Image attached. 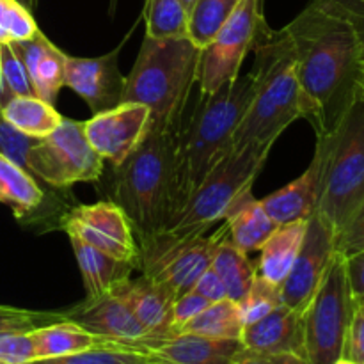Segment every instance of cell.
I'll return each instance as SVG.
<instances>
[{
	"instance_id": "obj_1",
	"label": "cell",
	"mask_w": 364,
	"mask_h": 364,
	"mask_svg": "<svg viewBox=\"0 0 364 364\" xmlns=\"http://www.w3.org/2000/svg\"><path fill=\"white\" fill-rule=\"evenodd\" d=\"M295 63L304 119L316 137L331 134L359 91L363 50L352 25L311 0L283 28Z\"/></svg>"
},
{
	"instance_id": "obj_2",
	"label": "cell",
	"mask_w": 364,
	"mask_h": 364,
	"mask_svg": "<svg viewBox=\"0 0 364 364\" xmlns=\"http://www.w3.org/2000/svg\"><path fill=\"white\" fill-rule=\"evenodd\" d=\"M252 95V73L238 75L212 95L198 92V98L192 95L174 128L173 219L231 148L233 134Z\"/></svg>"
},
{
	"instance_id": "obj_3",
	"label": "cell",
	"mask_w": 364,
	"mask_h": 364,
	"mask_svg": "<svg viewBox=\"0 0 364 364\" xmlns=\"http://www.w3.org/2000/svg\"><path fill=\"white\" fill-rule=\"evenodd\" d=\"M255 95L233 134V144L274 146L295 119H304V102L294 55L284 31H272L263 20L252 41Z\"/></svg>"
},
{
	"instance_id": "obj_4",
	"label": "cell",
	"mask_w": 364,
	"mask_h": 364,
	"mask_svg": "<svg viewBox=\"0 0 364 364\" xmlns=\"http://www.w3.org/2000/svg\"><path fill=\"white\" fill-rule=\"evenodd\" d=\"M174 130L149 124L141 144L114 167L112 199L134 228L137 245L162 235L173 219Z\"/></svg>"
},
{
	"instance_id": "obj_5",
	"label": "cell",
	"mask_w": 364,
	"mask_h": 364,
	"mask_svg": "<svg viewBox=\"0 0 364 364\" xmlns=\"http://www.w3.org/2000/svg\"><path fill=\"white\" fill-rule=\"evenodd\" d=\"M201 48L188 36H144L130 75L124 78L123 103H141L149 124L176 128L198 84Z\"/></svg>"
},
{
	"instance_id": "obj_6",
	"label": "cell",
	"mask_w": 364,
	"mask_h": 364,
	"mask_svg": "<svg viewBox=\"0 0 364 364\" xmlns=\"http://www.w3.org/2000/svg\"><path fill=\"white\" fill-rule=\"evenodd\" d=\"M326 149L322 191L316 212L340 233L364 201V92L359 89L350 107L331 134L316 137Z\"/></svg>"
},
{
	"instance_id": "obj_7",
	"label": "cell",
	"mask_w": 364,
	"mask_h": 364,
	"mask_svg": "<svg viewBox=\"0 0 364 364\" xmlns=\"http://www.w3.org/2000/svg\"><path fill=\"white\" fill-rule=\"evenodd\" d=\"M270 149L272 146L269 144H231L162 235L176 240L205 235L213 224L223 220L233 199L244 188L252 187Z\"/></svg>"
},
{
	"instance_id": "obj_8",
	"label": "cell",
	"mask_w": 364,
	"mask_h": 364,
	"mask_svg": "<svg viewBox=\"0 0 364 364\" xmlns=\"http://www.w3.org/2000/svg\"><path fill=\"white\" fill-rule=\"evenodd\" d=\"M354 308L345 256L336 252L315 297L302 313L306 363L334 364L343 358L345 338Z\"/></svg>"
},
{
	"instance_id": "obj_9",
	"label": "cell",
	"mask_w": 364,
	"mask_h": 364,
	"mask_svg": "<svg viewBox=\"0 0 364 364\" xmlns=\"http://www.w3.org/2000/svg\"><path fill=\"white\" fill-rule=\"evenodd\" d=\"M103 162L85 137L84 123L63 117L52 134L34 142L27 171L50 187L70 188L77 183L98 181Z\"/></svg>"
},
{
	"instance_id": "obj_10",
	"label": "cell",
	"mask_w": 364,
	"mask_h": 364,
	"mask_svg": "<svg viewBox=\"0 0 364 364\" xmlns=\"http://www.w3.org/2000/svg\"><path fill=\"white\" fill-rule=\"evenodd\" d=\"M223 231L224 226L210 237L205 233L185 240L159 235L148 244L139 245L137 269H142V276L169 288L176 299L181 297L192 291L199 276L212 265Z\"/></svg>"
},
{
	"instance_id": "obj_11",
	"label": "cell",
	"mask_w": 364,
	"mask_h": 364,
	"mask_svg": "<svg viewBox=\"0 0 364 364\" xmlns=\"http://www.w3.org/2000/svg\"><path fill=\"white\" fill-rule=\"evenodd\" d=\"M265 13L258 0H240L226 23L201 48L198 71V87L201 95H212L224 84L240 75L242 63L256 38Z\"/></svg>"
},
{
	"instance_id": "obj_12",
	"label": "cell",
	"mask_w": 364,
	"mask_h": 364,
	"mask_svg": "<svg viewBox=\"0 0 364 364\" xmlns=\"http://www.w3.org/2000/svg\"><path fill=\"white\" fill-rule=\"evenodd\" d=\"M336 255V233L331 224L313 213L306 224V233L295 262L281 284L283 304L297 313H304L315 297L323 276H326L333 256Z\"/></svg>"
},
{
	"instance_id": "obj_13",
	"label": "cell",
	"mask_w": 364,
	"mask_h": 364,
	"mask_svg": "<svg viewBox=\"0 0 364 364\" xmlns=\"http://www.w3.org/2000/svg\"><path fill=\"white\" fill-rule=\"evenodd\" d=\"M64 318L78 323L92 334L107 338L117 345L132 350L149 354L155 345L148 331L142 327L137 316L132 313L127 302L114 294L100 295L95 299H85L82 304L63 313Z\"/></svg>"
},
{
	"instance_id": "obj_14",
	"label": "cell",
	"mask_w": 364,
	"mask_h": 364,
	"mask_svg": "<svg viewBox=\"0 0 364 364\" xmlns=\"http://www.w3.org/2000/svg\"><path fill=\"white\" fill-rule=\"evenodd\" d=\"M149 127V110L141 103H121L84 121L89 144L103 160L117 167L141 144Z\"/></svg>"
},
{
	"instance_id": "obj_15",
	"label": "cell",
	"mask_w": 364,
	"mask_h": 364,
	"mask_svg": "<svg viewBox=\"0 0 364 364\" xmlns=\"http://www.w3.org/2000/svg\"><path fill=\"white\" fill-rule=\"evenodd\" d=\"M119 48L92 59L66 55L64 85L87 103L92 116L123 103L124 77L117 64Z\"/></svg>"
},
{
	"instance_id": "obj_16",
	"label": "cell",
	"mask_w": 364,
	"mask_h": 364,
	"mask_svg": "<svg viewBox=\"0 0 364 364\" xmlns=\"http://www.w3.org/2000/svg\"><path fill=\"white\" fill-rule=\"evenodd\" d=\"M110 294L117 295L127 302L132 313L137 316L142 327L153 338L155 345L176 334L173 323V308L176 295L169 288L155 283L149 277L141 276L135 281L128 277L127 281L117 284Z\"/></svg>"
},
{
	"instance_id": "obj_17",
	"label": "cell",
	"mask_w": 364,
	"mask_h": 364,
	"mask_svg": "<svg viewBox=\"0 0 364 364\" xmlns=\"http://www.w3.org/2000/svg\"><path fill=\"white\" fill-rule=\"evenodd\" d=\"M323 162H326V149L322 142L316 141L315 155L308 169L287 187L259 199L265 212L277 226L308 220L316 212L320 191H322Z\"/></svg>"
},
{
	"instance_id": "obj_18",
	"label": "cell",
	"mask_w": 364,
	"mask_h": 364,
	"mask_svg": "<svg viewBox=\"0 0 364 364\" xmlns=\"http://www.w3.org/2000/svg\"><path fill=\"white\" fill-rule=\"evenodd\" d=\"M240 341L247 350L263 354H297L304 358L302 313L281 304L256 322L244 326ZM306 359V358H304Z\"/></svg>"
},
{
	"instance_id": "obj_19",
	"label": "cell",
	"mask_w": 364,
	"mask_h": 364,
	"mask_svg": "<svg viewBox=\"0 0 364 364\" xmlns=\"http://www.w3.org/2000/svg\"><path fill=\"white\" fill-rule=\"evenodd\" d=\"M9 45L25 64L36 96L53 105L59 91L64 87L68 53L60 52L41 31L25 41L9 43Z\"/></svg>"
},
{
	"instance_id": "obj_20",
	"label": "cell",
	"mask_w": 364,
	"mask_h": 364,
	"mask_svg": "<svg viewBox=\"0 0 364 364\" xmlns=\"http://www.w3.org/2000/svg\"><path fill=\"white\" fill-rule=\"evenodd\" d=\"M240 340L174 334L149 350L153 359L166 364H233L244 350Z\"/></svg>"
},
{
	"instance_id": "obj_21",
	"label": "cell",
	"mask_w": 364,
	"mask_h": 364,
	"mask_svg": "<svg viewBox=\"0 0 364 364\" xmlns=\"http://www.w3.org/2000/svg\"><path fill=\"white\" fill-rule=\"evenodd\" d=\"M230 240L244 252H259L277 224L270 219L259 199L252 198V187L244 188L224 213Z\"/></svg>"
},
{
	"instance_id": "obj_22",
	"label": "cell",
	"mask_w": 364,
	"mask_h": 364,
	"mask_svg": "<svg viewBox=\"0 0 364 364\" xmlns=\"http://www.w3.org/2000/svg\"><path fill=\"white\" fill-rule=\"evenodd\" d=\"M78 269H80L82 281H84L85 299H95L100 295L110 294L119 283L127 281L132 276L137 263L116 259L98 249L91 247L77 237H70Z\"/></svg>"
},
{
	"instance_id": "obj_23",
	"label": "cell",
	"mask_w": 364,
	"mask_h": 364,
	"mask_svg": "<svg viewBox=\"0 0 364 364\" xmlns=\"http://www.w3.org/2000/svg\"><path fill=\"white\" fill-rule=\"evenodd\" d=\"M32 340H34L36 359L59 358V355L77 354V352L91 350V348L123 347L107 338L92 334L91 331L84 329L68 318L38 327L32 331Z\"/></svg>"
},
{
	"instance_id": "obj_24",
	"label": "cell",
	"mask_w": 364,
	"mask_h": 364,
	"mask_svg": "<svg viewBox=\"0 0 364 364\" xmlns=\"http://www.w3.org/2000/svg\"><path fill=\"white\" fill-rule=\"evenodd\" d=\"M306 224L308 220H297V223L281 224L274 230L269 240L259 249V259L256 263L258 276L265 277L277 287L284 283L302 245Z\"/></svg>"
},
{
	"instance_id": "obj_25",
	"label": "cell",
	"mask_w": 364,
	"mask_h": 364,
	"mask_svg": "<svg viewBox=\"0 0 364 364\" xmlns=\"http://www.w3.org/2000/svg\"><path fill=\"white\" fill-rule=\"evenodd\" d=\"M212 267L226 287L228 299L240 302L255 283L258 270L255 263L249 259L247 252L238 249L228 237V230L224 226L223 235L215 245V252L212 258Z\"/></svg>"
},
{
	"instance_id": "obj_26",
	"label": "cell",
	"mask_w": 364,
	"mask_h": 364,
	"mask_svg": "<svg viewBox=\"0 0 364 364\" xmlns=\"http://www.w3.org/2000/svg\"><path fill=\"white\" fill-rule=\"evenodd\" d=\"M45 201V192L28 171L0 155V203L14 212L16 219H27Z\"/></svg>"
},
{
	"instance_id": "obj_27",
	"label": "cell",
	"mask_w": 364,
	"mask_h": 364,
	"mask_svg": "<svg viewBox=\"0 0 364 364\" xmlns=\"http://www.w3.org/2000/svg\"><path fill=\"white\" fill-rule=\"evenodd\" d=\"M0 112L7 123L32 139L46 137L63 121L55 107L38 96H11Z\"/></svg>"
},
{
	"instance_id": "obj_28",
	"label": "cell",
	"mask_w": 364,
	"mask_h": 364,
	"mask_svg": "<svg viewBox=\"0 0 364 364\" xmlns=\"http://www.w3.org/2000/svg\"><path fill=\"white\" fill-rule=\"evenodd\" d=\"M64 217L78 220V223L95 230L96 233L114 238V240L121 242L128 247L139 249L130 220L114 201H100L95 205L75 206Z\"/></svg>"
},
{
	"instance_id": "obj_29",
	"label": "cell",
	"mask_w": 364,
	"mask_h": 364,
	"mask_svg": "<svg viewBox=\"0 0 364 364\" xmlns=\"http://www.w3.org/2000/svg\"><path fill=\"white\" fill-rule=\"evenodd\" d=\"M244 331L238 302L231 299H223L219 302H212L208 308L203 309L198 316L185 323L178 334H199L206 338H223V340H240Z\"/></svg>"
},
{
	"instance_id": "obj_30",
	"label": "cell",
	"mask_w": 364,
	"mask_h": 364,
	"mask_svg": "<svg viewBox=\"0 0 364 364\" xmlns=\"http://www.w3.org/2000/svg\"><path fill=\"white\" fill-rule=\"evenodd\" d=\"M240 0H194L188 11V38L203 48L233 14Z\"/></svg>"
},
{
	"instance_id": "obj_31",
	"label": "cell",
	"mask_w": 364,
	"mask_h": 364,
	"mask_svg": "<svg viewBox=\"0 0 364 364\" xmlns=\"http://www.w3.org/2000/svg\"><path fill=\"white\" fill-rule=\"evenodd\" d=\"M142 18L149 38L188 36V11L183 0H144Z\"/></svg>"
},
{
	"instance_id": "obj_32",
	"label": "cell",
	"mask_w": 364,
	"mask_h": 364,
	"mask_svg": "<svg viewBox=\"0 0 364 364\" xmlns=\"http://www.w3.org/2000/svg\"><path fill=\"white\" fill-rule=\"evenodd\" d=\"M151 355L144 352L132 350L124 347H102L91 350L77 352V354L59 355V358L36 359L27 364H135L149 359Z\"/></svg>"
},
{
	"instance_id": "obj_33",
	"label": "cell",
	"mask_w": 364,
	"mask_h": 364,
	"mask_svg": "<svg viewBox=\"0 0 364 364\" xmlns=\"http://www.w3.org/2000/svg\"><path fill=\"white\" fill-rule=\"evenodd\" d=\"M281 304H283L281 287L270 283L265 277L256 276L255 283L249 288L245 297L238 302V308H240L244 326H247V323H252L267 316L270 311L279 308Z\"/></svg>"
},
{
	"instance_id": "obj_34",
	"label": "cell",
	"mask_w": 364,
	"mask_h": 364,
	"mask_svg": "<svg viewBox=\"0 0 364 364\" xmlns=\"http://www.w3.org/2000/svg\"><path fill=\"white\" fill-rule=\"evenodd\" d=\"M34 16L16 0H0V43H16L38 32Z\"/></svg>"
},
{
	"instance_id": "obj_35",
	"label": "cell",
	"mask_w": 364,
	"mask_h": 364,
	"mask_svg": "<svg viewBox=\"0 0 364 364\" xmlns=\"http://www.w3.org/2000/svg\"><path fill=\"white\" fill-rule=\"evenodd\" d=\"M0 75L9 96H36L25 64L9 43H0Z\"/></svg>"
},
{
	"instance_id": "obj_36",
	"label": "cell",
	"mask_w": 364,
	"mask_h": 364,
	"mask_svg": "<svg viewBox=\"0 0 364 364\" xmlns=\"http://www.w3.org/2000/svg\"><path fill=\"white\" fill-rule=\"evenodd\" d=\"M63 318V313H43L0 306V333L4 331H34L38 327L59 322Z\"/></svg>"
},
{
	"instance_id": "obj_37",
	"label": "cell",
	"mask_w": 364,
	"mask_h": 364,
	"mask_svg": "<svg viewBox=\"0 0 364 364\" xmlns=\"http://www.w3.org/2000/svg\"><path fill=\"white\" fill-rule=\"evenodd\" d=\"M38 139H32L28 135L21 134L20 130L7 123L0 112V155L9 159L11 162L18 164L27 171L28 167V153Z\"/></svg>"
},
{
	"instance_id": "obj_38",
	"label": "cell",
	"mask_w": 364,
	"mask_h": 364,
	"mask_svg": "<svg viewBox=\"0 0 364 364\" xmlns=\"http://www.w3.org/2000/svg\"><path fill=\"white\" fill-rule=\"evenodd\" d=\"M0 361L7 364H27L36 361L32 331L0 333Z\"/></svg>"
},
{
	"instance_id": "obj_39",
	"label": "cell",
	"mask_w": 364,
	"mask_h": 364,
	"mask_svg": "<svg viewBox=\"0 0 364 364\" xmlns=\"http://www.w3.org/2000/svg\"><path fill=\"white\" fill-rule=\"evenodd\" d=\"M361 251H364V201L336 235V252L341 256H350Z\"/></svg>"
},
{
	"instance_id": "obj_40",
	"label": "cell",
	"mask_w": 364,
	"mask_h": 364,
	"mask_svg": "<svg viewBox=\"0 0 364 364\" xmlns=\"http://www.w3.org/2000/svg\"><path fill=\"white\" fill-rule=\"evenodd\" d=\"M320 6L334 11L352 25L359 39L364 59V0H315Z\"/></svg>"
},
{
	"instance_id": "obj_41",
	"label": "cell",
	"mask_w": 364,
	"mask_h": 364,
	"mask_svg": "<svg viewBox=\"0 0 364 364\" xmlns=\"http://www.w3.org/2000/svg\"><path fill=\"white\" fill-rule=\"evenodd\" d=\"M343 358L355 364H364V306L355 304L345 338Z\"/></svg>"
},
{
	"instance_id": "obj_42",
	"label": "cell",
	"mask_w": 364,
	"mask_h": 364,
	"mask_svg": "<svg viewBox=\"0 0 364 364\" xmlns=\"http://www.w3.org/2000/svg\"><path fill=\"white\" fill-rule=\"evenodd\" d=\"M210 302L206 301L205 297H201L196 291H187L185 295L178 297L174 301V308H173V323H174V331L181 329L185 323L191 322L194 316H198L199 313L203 311L205 308H208Z\"/></svg>"
},
{
	"instance_id": "obj_43",
	"label": "cell",
	"mask_w": 364,
	"mask_h": 364,
	"mask_svg": "<svg viewBox=\"0 0 364 364\" xmlns=\"http://www.w3.org/2000/svg\"><path fill=\"white\" fill-rule=\"evenodd\" d=\"M192 291H196V294H199L201 297H205L210 304H212V302L223 301V299H228L226 287H224L223 279H220L219 274H217L212 267H208V269L199 276V279L196 281Z\"/></svg>"
},
{
	"instance_id": "obj_44",
	"label": "cell",
	"mask_w": 364,
	"mask_h": 364,
	"mask_svg": "<svg viewBox=\"0 0 364 364\" xmlns=\"http://www.w3.org/2000/svg\"><path fill=\"white\" fill-rule=\"evenodd\" d=\"M345 270H347L352 299L358 304L364 299V251L345 256Z\"/></svg>"
},
{
	"instance_id": "obj_45",
	"label": "cell",
	"mask_w": 364,
	"mask_h": 364,
	"mask_svg": "<svg viewBox=\"0 0 364 364\" xmlns=\"http://www.w3.org/2000/svg\"><path fill=\"white\" fill-rule=\"evenodd\" d=\"M233 364H308L302 355L297 354H263L244 348Z\"/></svg>"
},
{
	"instance_id": "obj_46",
	"label": "cell",
	"mask_w": 364,
	"mask_h": 364,
	"mask_svg": "<svg viewBox=\"0 0 364 364\" xmlns=\"http://www.w3.org/2000/svg\"><path fill=\"white\" fill-rule=\"evenodd\" d=\"M9 98H11V96H9V92H7L6 85H4L2 75H0V110H2V107L6 105L7 100H9Z\"/></svg>"
},
{
	"instance_id": "obj_47",
	"label": "cell",
	"mask_w": 364,
	"mask_h": 364,
	"mask_svg": "<svg viewBox=\"0 0 364 364\" xmlns=\"http://www.w3.org/2000/svg\"><path fill=\"white\" fill-rule=\"evenodd\" d=\"M16 2H20L23 7H27L31 13H34L36 6H38V0H16Z\"/></svg>"
},
{
	"instance_id": "obj_48",
	"label": "cell",
	"mask_w": 364,
	"mask_h": 364,
	"mask_svg": "<svg viewBox=\"0 0 364 364\" xmlns=\"http://www.w3.org/2000/svg\"><path fill=\"white\" fill-rule=\"evenodd\" d=\"M116 7H117V0H110V4H109V14H110V16H114V13H116Z\"/></svg>"
},
{
	"instance_id": "obj_49",
	"label": "cell",
	"mask_w": 364,
	"mask_h": 364,
	"mask_svg": "<svg viewBox=\"0 0 364 364\" xmlns=\"http://www.w3.org/2000/svg\"><path fill=\"white\" fill-rule=\"evenodd\" d=\"M135 364H166V363H162V361H156V359L149 358V359H146V361H141V363H135Z\"/></svg>"
},
{
	"instance_id": "obj_50",
	"label": "cell",
	"mask_w": 364,
	"mask_h": 364,
	"mask_svg": "<svg viewBox=\"0 0 364 364\" xmlns=\"http://www.w3.org/2000/svg\"><path fill=\"white\" fill-rule=\"evenodd\" d=\"M359 89L364 92V63H363V70H361V80H359Z\"/></svg>"
},
{
	"instance_id": "obj_51",
	"label": "cell",
	"mask_w": 364,
	"mask_h": 364,
	"mask_svg": "<svg viewBox=\"0 0 364 364\" xmlns=\"http://www.w3.org/2000/svg\"><path fill=\"white\" fill-rule=\"evenodd\" d=\"M334 364H355V363H352V361H348V359L341 358V359H338V361L334 363Z\"/></svg>"
},
{
	"instance_id": "obj_52",
	"label": "cell",
	"mask_w": 364,
	"mask_h": 364,
	"mask_svg": "<svg viewBox=\"0 0 364 364\" xmlns=\"http://www.w3.org/2000/svg\"><path fill=\"white\" fill-rule=\"evenodd\" d=\"M183 4H185V7H187V11H191V7H192V4H194V0H183Z\"/></svg>"
},
{
	"instance_id": "obj_53",
	"label": "cell",
	"mask_w": 364,
	"mask_h": 364,
	"mask_svg": "<svg viewBox=\"0 0 364 364\" xmlns=\"http://www.w3.org/2000/svg\"><path fill=\"white\" fill-rule=\"evenodd\" d=\"M258 6H259V9L265 13V0H258Z\"/></svg>"
},
{
	"instance_id": "obj_54",
	"label": "cell",
	"mask_w": 364,
	"mask_h": 364,
	"mask_svg": "<svg viewBox=\"0 0 364 364\" xmlns=\"http://www.w3.org/2000/svg\"><path fill=\"white\" fill-rule=\"evenodd\" d=\"M358 304H363V306H364V299H363V301H361V302H358Z\"/></svg>"
},
{
	"instance_id": "obj_55",
	"label": "cell",
	"mask_w": 364,
	"mask_h": 364,
	"mask_svg": "<svg viewBox=\"0 0 364 364\" xmlns=\"http://www.w3.org/2000/svg\"><path fill=\"white\" fill-rule=\"evenodd\" d=\"M0 364H7V363H4V361H0Z\"/></svg>"
}]
</instances>
